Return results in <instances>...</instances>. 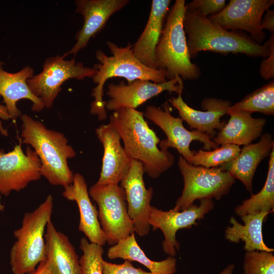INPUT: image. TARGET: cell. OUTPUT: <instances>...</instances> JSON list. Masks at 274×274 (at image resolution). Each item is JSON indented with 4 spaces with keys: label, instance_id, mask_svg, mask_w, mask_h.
<instances>
[{
    "label": "cell",
    "instance_id": "1f68e13d",
    "mask_svg": "<svg viewBox=\"0 0 274 274\" xmlns=\"http://www.w3.org/2000/svg\"><path fill=\"white\" fill-rule=\"evenodd\" d=\"M226 5L225 0H194L186 5V10L194 11L201 15L210 17L215 15Z\"/></svg>",
    "mask_w": 274,
    "mask_h": 274
},
{
    "label": "cell",
    "instance_id": "d4e9b609",
    "mask_svg": "<svg viewBox=\"0 0 274 274\" xmlns=\"http://www.w3.org/2000/svg\"><path fill=\"white\" fill-rule=\"evenodd\" d=\"M270 212H261L245 215L241 217L244 224L239 223L233 217H231L225 230V238L231 243H245L246 251H262L272 252L274 249L265 244L262 235V225L264 220Z\"/></svg>",
    "mask_w": 274,
    "mask_h": 274
},
{
    "label": "cell",
    "instance_id": "6da1fadb",
    "mask_svg": "<svg viewBox=\"0 0 274 274\" xmlns=\"http://www.w3.org/2000/svg\"><path fill=\"white\" fill-rule=\"evenodd\" d=\"M110 122L118 131L127 154L143 164L149 177L157 178L173 166L174 156L168 150L158 148L160 140L149 126L143 112L121 108L114 111Z\"/></svg>",
    "mask_w": 274,
    "mask_h": 274
},
{
    "label": "cell",
    "instance_id": "44dd1931",
    "mask_svg": "<svg viewBox=\"0 0 274 274\" xmlns=\"http://www.w3.org/2000/svg\"><path fill=\"white\" fill-rule=\"evenodd\" d=\"M273 148L272 136L265 133L261 135L258 142L244 146L233 160L219 167L228 172L234 179L241 181L246 189L252 193L256 169L261 161L269 156Z\"/></svg>",
    "mask_w": 274,
    "mask_h": 274
},
{
    "label": "cell",
    "instance_id": "e575fe53",
    "mask_svg": "<svg viewBox=\"0 0 274 274\" xmlns=\"http://www.w3.org/2000/svg\"><path fill=\"white\" fill-rule=\"evenodd\" d=\"M261 22V29H267L274 33V10L268 9L265 12Z\"/></svg>",
    "mask_w": 274,
    "mask_h": 274
},
{
    "label": "cell",
    "instance_id": "8d00e7d4",
    "mask_svg": "<svg viewBox=\"0 0 274 274\" xmlns=\"http://www.w3.org/2000/svg\"><path fill=\"white\" fill-rule=\"evenodd\" d=\"M0 119L7 121L10 119V117L5 106L0 104ZM0 132L1 134L5 136L8 135V132L7 129H5L0 120Z\"/></svg>",
    "mask_w": 274,
    "mask_h": 274
},
{
    "label": "cell",
    "instance_id": "484cf974",
    "mask_svg": "<svg viewBox=\"0 0 274 274\" xmlns=\"http://www.w3.org/2000/svg\"><path fill=\"white\" fill-rule=\"evenodd\" d=\"M107 255L110 259L121 258L138 262L153 274H175L177 270V259L174 257L168 256L160 261L149 259L138 245L134 233L110 247Z\"/></svg>",
    "mask_w": 274,
    "mask_h": 274
},
{
    "label": "cell",
    "instance_id": "52a82bcc",
    "mask_svg": "<svg viewBox=\"0 0 274 274\" xmlns=\"http://www.w3.org/2000/svg\"><path fill=\"white\" fill-rule=\"evenodd\" d=\"M178 165L183 178L184 188L172 209L176 211L187 209L197 199L219 200L228 193L235 182L228 172L220 167L195 166L181 156Z\"/></svg>",
    "mask_w": 274,
    "mask_h": 274
},
{
    "label": "cell",
    "instance_id": "836d02e7",
    "mask_svg": "<svg viewBox=\"0 0 274 274\" xmlns=\"http://www.w3.org/2000/svg\"><path fill=\"white\" fill-rule=\"evenodd\" d=\"M269 54L262 61L260 66L261 77L267 80L274 77V33H272L267 40Z\"/></svg>",
    "mask_w": 274,
    "mask_h": 274
},
{
    "label": "cell",
    "instance_id": "8fae6325",
    "mask_svg": "<svg viewBox=\"0 0 274 274\" xmlns=\"http://www.w3.org/2000/svg\"><path fill=\"white\" fill-rule=\"evenodd\" d=\"M41 161L34 150L27 146L24 152L20 139L18 144L10 152L0 148V194L9 196L40 179Z\"/></svg>",
    "mask_w": 274,
    "mask_h": 274
},
{
    "label": "cell",
    "instance_id": "7a4b0ae2",
    "mask_svg": "<svg viewBox=\"0 0 274 274\" xmlns=\"http://www.w3.org/2000/svg\"><path fill=\"white\" fill-rule=\"evenodd\" d=\"M183 25L191 58L206 51L242 53L254 57L266 58L269 54L267 41L263 45L258 44L250 36L226 30L194 11L186 10Z\"/></svg>",
    "mask_w": 274,
    "mask_h": 274
},
{
    "label": "cell",
    "instance_id": "7402d4cb",
    "mask_svg": "<svg viewBox=\"0 0 274 274\" xmlns=\"http://www.w3.org/2000/svg\"><path fill=\"white\" fill-rule=\"evenodd\" d=\"M170 0H152L148 19L142 33L132 45L133 53L143 64L156 68L155 52L169 10Z\"/></svg>",
    "mask_w": 274,
    "mask_h": 274
},
{
    "label": "cell",
    "instance_id": "9a60e30c",
    "mask_svg": "<svg viewBox=\"0 0 274 274\" xmlns=\"http://www.w3.org/2000/svg\"><path fill=\"white\" fill-rule=\"evenodd\" d=\"M144 173L143 164L132 159L127 172L120 181V186L125 194L128 214L134 232L140 236L147 235L150 230L149 218L153 195L152 187L146 188Z\"/></svg>",
    "mask_w": 274,
    "mask_h": 274
},
{
    "label": "cell",
    "instance_id": "ba28073f",
    "mask_svg": "<svg viewBox=\"0 0 274 274\" xmlns=\"http://www.w3.org/2000/svg\"><path fill=\"white\" fill-rule=\"evenodd\" d=\"M88 192L98 206V220L109 245L113 246L134 232L125 192L119 184L95 183Z\"/></svg>",
    "mask_w": 274,
    "mask_h": 274
},
{
    "label": "cell",
    "instance_id": "7c38bea8",
    "mask_svg": "<svg viewBox=\"0 0 274 274\" xmlns=\"http://www.w3.org/2000/svg\"><path fill=\"white\" fill-rule=\"evenodd\" d=\"M200 204H191L187 209L176 211L171 209L164 211L151 206L149 223L154 230L159 229L164 237L162 249L169 256L175 257L180 249L176 233L181 229L190 228L197 224V221L204 218L206 214L214 208L212 199H201Z\"/></svg>",
    "mask_w": 274,
    "mask_h": 274
},
{
    "label": "cell",
    "instance_id": "ac0fdd59",
    "mask_svg": "<svg viewBox=\"0 0 274 274\" xmlns=\"http://www.w3.org/2000/svg\"><path fill=\"white\" fill-rule=\"evenodd\" d=\"M95 133L104 148L101 172L96 184H119L127 172L132 158L121 145L120 136L110 122L96 128Z\"/></svg>",
    "mask_w": 274,
    "mask_h": 274
},
{
    "label": "cell",
    "instance_id": "5b68a950",
    "mask_svg": "<svg viewBox=\"0 0 274 274\" xmlns=\"http://www.w3.org/2000/svg\"><path fill=\"white\" fill-rule=\"evenodd\" d=\"M185 0H176L169 10L155 52V66L165 72L167 80L180 77L183 80H196L201 76L199 67L191 61L183 20Z\"/></svg>",
    "mask_w": 274,
    "mask_h": 274
},
{
    "label": "cell",
    "instance_id": "d6986e66",
    "mask_svg": "<svg viewBox=\"0 0 274 274\" xmlns=\"http://www.w3.org/2000/svg\"><path fill=\"white\" fill-rule=\"evenodd\" d=\"M63 196L76 202L80 213L79 230L82 232L90 243L104 246L106 235L100 226L98 211L92 204L84 177L79 173L74 174L72 184L64 188Z\"/></svg>",
    "mask_w": 274,
    "mask_h": 274
},
{
    "label": "cell",
    "instance_id": "9c48e42d",
    "mask_svg": "<svg viewBox=\"0 0 274 274\" xmlns=\"http://www.w3.org/2000/svg\"><path fill=\"white\" fill-rule=\"evenodd\" d=\"M95 73L93 67L85 66L74 58L65 60L63 55H57L46 58L42 71L28 79L27 83L32 93L41 99L45 107L49 109L66 81L92 78Z\"/></svg>",
    "mask_w": 274,
    "mask_h": 274
},
{
    "label": "cell",
    "instance_id": "4dcf8cb0",
    "mask_svg": "<svg viewBox=\"0 0 274 274\" xmlns=\"http://www.w3.org/2000/svg\"><path fill=\"white\" fill-rule=\"evenodd\" d=\"M243 274H274V256L272 252L246 251L243 260Z\"/></svg>",
    "mask_w": 274,
    "mask_h": 274
},
{
    "label": "cell",
    "instance_id": "30bf717a",
    "mask_svg": "<svg viewBox=\"0 0 274 274\" xmlns=\"http://www.w3.org/2000/svg\"><path fill=\"white\" fill-rule=\"evenodd\" d=\"M162 108L155 106H148L144 115L149 120L158 126L165 134L166 139L160 143L161 149H176L188 163L193 157L194 152L190 149L193 141H198L203 144V149L207 151L219 147L208 134L197 130H188L184 126L183 120L171 114L172 108L167 101L161 105Z\"/></svg>",
    "mask_w": 274,
    "mask_h": 274
},
{
    "label": "cell",
    "instance_id": "2e32d148",
    "mask_svg": "<svg viewBox=\"0 0 274 274\" xmlns=\"http://www.w3.org/2000/svg\"><path fill=\"white\" fill-rule=\"evenodd\" d=\"M129 0H77L75 11L83 19L82 28L76 33V43L63 56H74L85 48L89 40L106 26L110 18L129 3Z\"/></svg>",
    "mask_w": 274,
    "mask_h": 274
},
{
    "label": "cell",
    "instance_id": "d6a6232c",
    "mask_svg": "<svg viewBox=\"0 0 274 274\" xmlns=\"http://www.w3.org/2000/svg\"><path fill=\"white\" fill-rule=\"evenodd\" d=\"M102 274H153L133 266L131 261L125 260L121 264H115L103 260Z\"/></svg>",
    "mask_w": 274,
    "mask_h": 274
},
{
    "label": "cell",
    "instance_id": "4316f807",
    "mask_svg": "<svg viewBox=\"0 0 274 274\" xmlns=\"http://www.w3.org/2000/svg\"><path fill=\"white\" fill-rule=\"evenodd\" d=\"M268 171L265 183L257 194L237 206L234 212L241 217L245 215L266 212L272 213L274 209V148L269 156Z\"/></svg>",
    "mask_w": 274,
    "mask_h": 274
},
{
    "label": "cell",
    "instance_id": "277c9868",
    "mask_svg": "<svg viewBox=\"0 0 274 274\" xmlns=\"http://www.w3.org/2000/svg\"><path fill=\"white\" fill-rule=\"evenodd\" d=\"M107 45L112 55L108 56L101 50H96L95 57L98 63L93 67L96 73L92 79L96 86L92 90L91 95L94 99L91 103L90 112L91 114L97 115L99 121L106 120L108 116L103 96L104 86L109 79L123 78L128 84L136 80L157 83L167 81L164 70L148 67L136 58L130 43L125 47H119L110 41Z\"/></svg>",
    "mask_w": 274,
    "mask_h": 274
},
{
    "label": "cell",
    "instance_id": "f1b7e54d",
    "mask_svg": "<svg viewBox=\"0 0 274 274\" xmlns=\"http://www.w3.org/2000/svg\"><path fill=\"white\" fill-rule=\"evenodd\" d=\"M241 150L239 146L230 144L222 145L213 150L200 149L194 153L189 163L207 168L219 167L233 160Z\"/></svg>",
    "mask_w": 274,
    "mask_h": 274
},
{
    "label": "cell",
    "instance_id": "e0dca14e",
    "mask_svg": "<svg viewBox=\"0 0 274 274\" xmlns=\"http://www.w3.org/2000/svg\"><path fill=\"white\" fill-rule=\"evenodd\" d=\"M182 93L178 94L177 97L168 99V102L177 110L180 117L191 129L206 133L213 139L216 134V130H220L226 124L221 118L227 114L228 108L231 105L230 102L221 98L208 97L201 103L202 109L206 111L197 110L184 101Z\"/></svg>",
    "mask_w": 274,
    "mask_h": 274
},
{
    "label": "cell",
    "instance_id": "83f0119b",
    "mask_svg": "<svg viewBox=\"0 0 274 274\" xmlns=\"http://www.w3.org/2000/svg\"><path fill=\"white\" fill-rule=\"evenodd\" d=\"M239 111L273 115L274 80L247 95L241 101L231 105L228 108L226 114L229 115Z\"/></svg>",
    "mask_w": 274,
    "mask_h": 274
},
{
    "label": "cell",
    "instance_id": "603a6c76",
    "mask_svg": "<svg viewBox=\"0 0 274 274\" xmlns=\"http://www.w3.org/2000/svg\"><path fill=\"white\" fill-rule=\"evenodd\" d=\"M46 259L55 274H81L80 259L73 245L50 220L44 234Z\"/></svg>",
    "mask_w": 274,
    "mask_h": 274
},
{
    "label": "cell",
    "instance_id": "5bb4252c",
    "mask_svg": "<svg viewBox=\"0 0 274 274\" xmlns=\"http://www.w3.org/2000/svg\"><path fill=\"white\" fill-rule=\"evenodd\" d=\"M183 88V81L179 76L160 83L145 80H136L127 84L123 81L117 84L110 83L106 93L110 99L106 101V109L114 111L123 108L136 109L164 91L178 95L182 93Z\"/></svg>",
    "mask_w": 274,
    "mask_h": 274
},
{
    "label": "cell",
    "instance_id": "d590c367",
    "mask_svg": "<svg viewBox=\"0 0 274 274\" xmlns=\"http://www.w3.org/2000/svg\"><path fill=\"white\" fill-rule=\"evenodd\" d=\"M28 274H55L48 260L45 259L41 262L35 270Z\"/></svg>",
    "mask_w": 274,
    "mask_h": 274
},
{
    "label": "cell",
    "instance_id": "cb8c5ba5",
    "mask_svg": "<svg viewBox=\"0 0 274 274\" xmlns=\"http://www.w3.org/2000/svg\"><path fill=\"white\" fill-rule=\"evenodd\" d=\"M230 118L213 138L219 145L246 146L261 136L266 119L255 118L252 114L243 111L231 113Z\"/></svg>",
    "mask_w": 274,
    "mask_h": 274
},
{
    "label": "cell",
    "instance_id": "4fadbf2b",
    "mask_svg": "<svg viewBox=\"0 0 274 274\" xmlns=\"http://www.w3.org/2000/svg\"><path fill=\"white\" fill-rule=\"evenodd\" d=\"M273 0H230L223 9L209 18L226 30H242L261 44L265 33L261 29L264 13L273 5Z\"/></svg>",
    "mask_w": 274,
    "mask_h": 274
},
{
    "label": "cell",
    "instance_id": "74e56055",
    "mask_svg": "<svg viewBox=\"0 0 274 274\" xmlns=\"http://www.w3.org/2000/svg\"><path fill=\"white\" fill-rule=\"evenodd\" d=\"M234 269V265L230 264L218 274H232Z\"/></svg>",
    "mask_w": 274,
    "mask_h": 274
},
{
    "label": "cell",
    "instance_id": "f546056e",
    "mask_svg": "<svg viewBox=\"0 0 274 274\" xmlns=\"http://www.w3.org/2000/svg\"><path fill=\"white\" fill-rule=\"evenodd\" d=\"M83 254L80 259L81 274H102V246L89 242L85 237L80 240Z\"/></svg>",
    "mask_w": 274,
    "mask_h": 274
},
{
    "label": "cell",
    "instance_id": "f35d334b",
    "mask_svg": "<svg viewBox=\"0 0 274 274\" xmlns=\"http://www.w3.org/2000/svg\"><path fill=\"white\" fill-rule=\"evenodd\" d=\"M4 209V206L1 202V197H0V211H3Z\"/></svg>",
    "mask_w": 274,
    "mask_h": 274
},
{
    "label": "cell",
    "instance_id": "ffe728a7",
    "mask_svg": "<svg viewBox=\"0 0 274 274\" xmlns=\"http://www.w3.org/2000/svg\"><path fill=\"white\" fill-rule=\"evenodd\" d=\"M3 64L0 61V96L3 98L10 119L15 120L22 115L16 104L22 99L32 102L31 110L33 112H39L44 109L43 103L32 93L27 83V80L34 75L33 68L26 66L16 73H11L4 70Z\"/></svg>",
    "mask_w": 274,
    "mask_h": 274
},
{
    "label": "cell",
    "instance_id": "8992f818",
    "mask_svg": "<svg viewBox=\"0 0 274 274\" xmlns=\"http://www.w3.org/2000/svg\"><path fill=\"white\" fill-rule=\"evenodd\" d=\"M53 206V197L49 194L35 210L25 213L21 227L14 231L17 240L10 253L13 274H28L46 259L44 231Z\"/></svg>",
    "mask_w": 274,
    "mask_h": 274
},
{
    "label": "cell",
    "instance_id": "3957f363",
    "mask_svg": "<svg viewBox=\"0 0 274 274\" xmlns=\"http://www.w3.org/2000/svg\"><path fill=\"white\" fill-rule=\"evenodd\" d=\"M21 141L30 145L41 163V174L48 182L64 188L72 184L74 174L67 160L76 155L64 134L47 128L41 122L27 114L20 116Z\"/></svg>",
    "mask_w": 274,
    "mask_h": 274
}]
</instances>
